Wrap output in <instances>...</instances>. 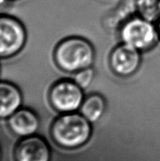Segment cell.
<instances>
[{
	"label": "cell",
	"instance_id": "cell-12",
	"mask_svg": "<svg viewBox=\"0 0 160 161\" xmlns=\"http://www.w3.org/2000/svg\"><path fill=\"white\" fill-rule=\"evenodd\" d=\"M96 71L93 67H89L74 73L72 80L83 90L89 87L94 81Z\"/></svg>",
	"mask_w": 160,
	"mask_h": 161
},
{
	"label": "cell",
	"instance_id": "cell-3",
	"mask_svg": "<svg viewBox=\"0 0 160 161\" xmlns=\"http://www.w3.org/2000/svg\"><path fill=\"white\" fill-rule=\"evenodd\" d=\"M121 42L141 53L152 50L159 41L156 24L133 15L119 27Z\"/></svg>",
	"mask_w": 160,
	"mask_h": 161
},
{
	"label": "cell",
	"instance_id": "cell-5",
	"mask_svg": "<svg viewBox=\"0 0 160 161\" xmlns=\"http://www.w3.org/2000/svg\"><path fill=\"white\" fill-rule=\"evenodd\" d=\"M28 34L17 17L0 14V59H9L20 53L26 45Z\"/></svg>",
	"mask_w": 160,
	"mask_h": 161
},
{
	"label": "cell",
	"instance_id": "cell-7",
	"mask_svg": "<svg viewBox=\"0 0 160 161\" xmlns=\"http://www.w3.org/2000/svg\"><path fill=\"white\" fill-rule=\"evenodd\" d=\"M13 157L15 161H51V147L43 137L35 135L19 140Z\"/></svg>",
	"mask_w": 160,
	"mask_h": 161
},
{
	"label": "cell",
	"instance_id": "cell-4",
	"mask_svg": "<svg viewBox=\"0 0 160 161\" xmlns=\"http://www.w3.org/2000/svg\"><path fill=\"white\" fill-rule=\"evenodd\" d=\"M47 97L50 107L64 114L79 111L86 96L84 90L72 79H61L50 86Z\"/></svg>",
	"mask_w": 160,
	"mask_h": 161
},
{
	"label": "cell",
	"instance_id": "cell-15",
	"mask_svg": "<svg viewBox=\"0 0 160 161\" xmlns=\"http://www.w3.org/2000/svg\"><path fill=\"white\" fill-rule=\"evenodd\" d=\"M2 156H3V152H2L1 146H0V161H1V160H2Z\"/></svg>",
	"mask_w": 160,
	"mask_h": 161
},
{
	"label": "cell",
	"instance_id": "cell-2",
	"mask_svg": "<svg viewBox=\"0 0 160 161\" xmlns=\"http://www.w3.org/2000/svg\"><path fill=\"white\" fill-rule=\"evenodd\" d=\"M95 58L96 52L93 44L79 36L62 39L56 44L53 53V61L57 69L70 74L93 67Z\"/></svg>",
	"mask_w": 160,
	"mask_h": 161
},
{
	"label": "cell",
	"instance_id": "cell-6",
	"mask_svg": "<svg viewBox=\"0 0 160 161\" xmlns=\"http://www.w3.org/2000/svg\"><path fill=\"white\" fill-rule=\"evenodd\" d=\"M141 52L121 42L111 50L108 65L113 75L120 79H130L136 75L142 65Z\"/></svg>",
	"mask_w": 160,
	"mask_h": 161
},
{
	"label": "cell",
	"instance_id": "cell-9",
	"mask_svg": "<svg viewBox=\"0 0 160 161\" xmlns=\"http://www.w3.org/2000/svg\"><path fill=\"white\" fill-rule=\"evenodd\" d=\"M20 88L9 81H0V120H7L23 105Z\"/></svg>",
	"mask_w": 160,
	"mask_h": 161
},
{
	"label": "cell",
	"instance_id": "cell-17",
	"mask_svg": "<svg viewBox=\"0 0 160 161\" xmlns=\"http://www.w3.org/2000/svg\"><path fill=\"white\" fill-rule=\"evenodd\" d=\"M0 74H1V66H0Z\"/></svg>",
	"mask_w": 160,
	"mask_h": 161
},
{
	"label": "cell",
	"instance_id": "cell-13",
	"mask_svg": "<svg viewBox=\"0 0 160 161\" xmlns=\"http://www.w3.org/2000/svg\"><path fill=\"white\" fill-rule=\"evenodd\" d=\"M156 26H157V30H158V37H159V41H160V20L156 23Z\"/></svg>",
	"mask_w": 160,
	"mask_h": 161
},
{
	"label": "cell",
	"instance_id": "cell-1",
	"mask_svg": "<svg viewBox=\"0 0 160 161\" xmlns=\"http://www.w3.org/2000/svg\"><path fill=\"white\" fill-rule=\"evenodd\" d=\"M93 135V124L79 112L59 114L50 127L52 141L64 149L82 148L89 142Z\"/></svg>",
	"mask_w": 160,
	"mask_h": 161
},
{
	"label": "cell",
	"instance_id": "cell-10",
	"mask_svg": "<svg viewBox=\"0 0 160 161\" xmlns=\"http://www.w3.org/2000/svg\"><path fill=\"white\" fill-rule=\"evenodd\" d=\"M108 102L104 96L99 93H91L83 100L79 113L92 124L98 123L106 114Z\"/></svg>",
	"mask_w": 160,
	"mask_h": 161
},
{
	"label": "cell",
	"instance_id": "cell-16",
	"mask_svg": "<svg viewBox=\"0 0 160 161\" xmlns=\"http://www.w3.org/2000/svg\"><path fill=\"white\" fill-rule=\"evenodd\" d=\"M8 2H12V1H17V0H7Z\"/></svg>",
	"mask_w": 160,
	"mask_h": 161
},
{
	"label": "cell",
	"instance_id": "cell-11",
	"mask_svg": "<svg viewBox=\"0 0 160 161\" xmlns=\"http://www.w3.org/2000/svg\"><path fill=\"white\" fill-rule=\"evenodd\" d=\"M135 14L156 24L160 20V0H134Z\"/></svg>",
	"mask_w": 160,
	"mask_h": 161
},
{
	"label": "cell",
	"instance_id": "cell-8",
	"mask_svg": "<svg viewBox=\"0 0 160 161\" xmlns=\"http://www.w3.org/2000/svg\"><path fill=\"white\" fill-rule=\"evenodd\" d=\"M40 125L39 115L28 107H21L6 120L9 131L20 139L37 135Z\"/></svg>",
	"mask_w": 160,
	"mask_h": 161
},
{
	"label": "cell",
	"instance_id": "cell-14",
	"mask_svg": "<svg viewBox=\"0 0 160 161\" xmlns=\"http://www.w3.org/2000/svg\"><path fill=\"white\" fill-rule=\"evenodd\" d=\"M7 0H0V6H3V5L5 4V3H7Z\"/></svg>",
	"mask_w": 160,
	"mask_h": 161
}]
</instances>
